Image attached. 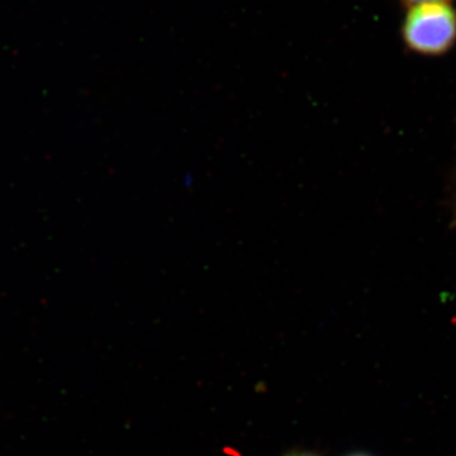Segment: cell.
<instances>
[{"instance_id":"cell-4","label":"cell","mask_w":456,"mask_h":456,"mask_svg":"<svg viewBox=\"0 0 456 456\" xmlns=\"http://www.w3.org/2000/svg\"><path fill=\"white\" fill-rule=\"evenodd\" d=\"M347 456H369V455H365V454H353V455H347Z\"/></svg>"},{"instance_id":"cell-3","label":"cell","mask_w":456,"mask_h":456,"mask_svg":"<svg viewBox=\"0 0 456 456\" xmlns=\"http://www.w3.org/2000/svg\"><path fill=\"white\" fill-rule=\"evenodd\" d=\"M283 456H321L314 452H308V450H296V452H288Z\"/></svg>"},{"instance_id":"cell-1","label":"cell","mask_w":456,"mask_h":456,"mask_svg":"<svg viewBox=\"0 0 456 456\" xmlns=\"http://www.w3.org/2000/svg\"><path fill=\"white\" fill-rule=\"evenodd\" d=\"M408 49L422 55H441L456 41V13L448 3L413 5L403 25Z\"/></svg>"},{"instance_id":"cell-2","label":"cell","mask_w":456,"mask_h":456,"mask_svg":"<svg viewBox=\"0 0 456 456\" xmlns=\"http://www.w3.org/2000/svg\"><path fill=\"white\" fill-rule=\"evenodd\" d=\"M404 3L410 5L424 4V3H446L449 0H403Z\"/></svg>"}]
</instances>
